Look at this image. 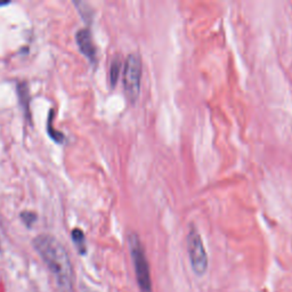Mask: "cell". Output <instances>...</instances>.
Segmentation results:
<instances>
[{"mask_svg": "<svg viewBox=\"0 0 292 292\" xmlns=\"http://www.w3.org/2000/svg\"><path fill=\"white\" fill-rule=\"evenodd\" d=\"M53 111H51V114H49V120H48V124H47V127H48V134L51 135V137L54 139V141L57 142V143H63V141H64V136H63V134L61 133H58L56 132L55 129H54L53 127V124H52V121H53Z\"/></svg>", "mask_w": 292, "mask_h": 292, "instance_id": "52a82bcc", "label": "cell"}, {"mask_svg": "<svg viewBox=\"0 0 292 292\" xmlns=\"http://www.w3.org/2000/svg\"><path fill=\"white\" fill-rule=\"evenodd\" d=\"M77 43L80 51L91 61L96 60V48L94 45L92 34L87 29H81L77 33Z\"/></svg>", "mask_w": 292, "mask_h": 292, "instance_id": "5b68a950", "label": "cell"}, {"mask_svg": "<svg viewBox=\"0 0 292 292\" xmlns=\"http://www.w3.org/2000/svg\"><path fill=\"white\" fill-rule=\"evenodd\" d=\"M22 218H23V221L26 225L30 226L31 224L35 221V215L31 213H25V214H22Z\"/></svg>", "mask_w": 292, "mask_h": 292, "instance_id": "9c48e42d", "label": "cell"}, {"mask_svg": "<svg viewBox=\"0 0 292 292\" xmlns=\"http://www.w3.org/2000/svg\"><path fill=\"white\" fill-rule=\"evenodd\" d=\"M120 67H121V62H120V60H118V58L112 62L111 70H110V77H111L112 85H115L116 80H118Z\"/></svg>", "mask_w": 292, "mask_h": 292, "instance_id": "ba28073f", "label": "cell"}, {"mask_svg": "<svg viewBox=\"0 0 292 292\" xmlns=\"http://www.w3.org/2000/svg\"><path fill=\"white\" fill-rule=\"evenodd\" d=\"M33 246L52 273L58 291L74 292L73 267L61 242L51 234H40L34 237Z\"/></svg>", "mask_w": 292, "mask_h": 292, "instance_id": "6da1fadb", "label": "cell"}, {"mask_svg": "<svg viewBox=\"0 0 292 292\" xmlns=\"http://www.w3.org/2000/svg\"><path fill=\"white\" fill-rule=\"evenodd\" d=\"M72 240L77 244L80 254L86 253V243H85V235L82 231H80L79 228H75V230L72 231Z\"/></svg>", "mask_w": 292, "mask_h": 292, "instance_id": "8992f818", "label": "cell"}, {"mask_svg": "<svg viewBox=\"0 0 292 292\" xmlns=\"http://www.w3.org/2000/svg\"><path fill=\"white\" fill-rule=\"evenodd\" d=\"M130 254H132L136 281L141 292H153L150 273V265L147 262L145 250L136 233H130L128 236Z\"/></svg>", "mask_w": 292, "mask_h": 292, "instance_id": "7a4b0ae2", "label": "cell"}, {"mask_svg": "<svg viewBox=\"0 0 292 292\" xmlns=\"http://www.w3.org/2000/svg\"><path fill=\"white\" fill-rule=\"evenodd\" d=\"M142 60L137 53L129 54L123 66V88L127 97L135 102L139 96L142 81Z\"/></svg>", "mask_w": 292, "mask_h": 292, "instance_id": "3957f363", "label": "cell"}, {"mask_svg": "<svg viewBox=\"0 0 292 292\" xmlns=\"http://www.w3.org/2000/svg\"><path fill=\"white\" fill-rule=\"evenodd\" d=\"M187 253L193 272L196 275L202 276L208 269V255L204 248L203 241L199 231L195 227H191L187 234Z\"/></svg>", "mask_w": 292, "mask_h": 292, "instance_id": "277c9868", "label": "cell"}]
</instances>
